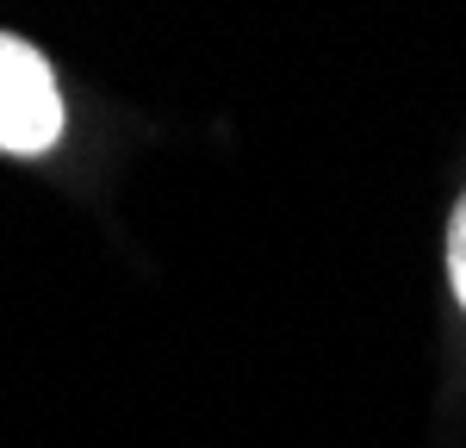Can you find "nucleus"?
<instances>
[{"label":"nucleus","instance_id":"nucleus-1","mask_svg":"<svg viewBox=\"0 0 466 448\" xmlns=\"http://www.w3.org/2000/svg\"><path fill=\"white\" fill-rule=\"evenodd\" d=\"M63 137V94L56 75L25 37L0 32V149L6 156H37Z\"/></svg>","mask_w":466,"mask_h":448},{"label":"nucleus","instance_id":"nucleus-2","mask_svg":"<svg viewBox=\"0 0 466 448\" xmlns=\"http://www.w3.org/2000/svg\"><path fill=\"white\" fill-rule=\"evenodd\" d=\"M448 274H454V293L466 305V199L454 206V224H448Z\"/></svg>","mask_w":466,"mask_h":448}]
</instances>
